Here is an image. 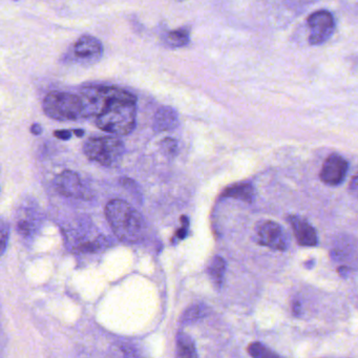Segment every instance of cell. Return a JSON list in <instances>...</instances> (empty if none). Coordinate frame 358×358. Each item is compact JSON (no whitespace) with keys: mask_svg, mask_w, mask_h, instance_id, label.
I'll list each match as a JSON object with an SVG mask.
<instances>
[{"mask_svg":"<svg viewBox=\"0 0 358 358\" xmlns=\"http://www.w3.org/2000/svg\"><path fill=\"white\" fill-rule=\"evenodd\" d=\"M349 164L345 157L333 153L325 161L324 167L321 171V180L329 186H337L345 181L347 177Z\"/></svg>","mask_w":358,"mask_h":358,"instance_id":"obj_9","label":"cell"},{"mask_svg":"<svg viewBox=\"0 0 358 358\" xmlns=\"http://www.w3.org/2000/svg\"><path fill=\"white\" fill-rule=\"evenodd\" d=\"M225 272H226V262H225V259L221 257H214L210 262V267H208V274H210L212 283L218 289L222 287Z\"/></svg>","mask_w":358,"mask_h":358,"instance_id":"obj_13","label":"cell"},{"mask_svg":"<svg viewBox=\"0 0 358 358\" xmlns=\"http://www.w3.org/2000/svg\"><path fill=\"white\" fill-rule=\"evenodd\" d=\"M55 187L59 194L67 198H89L92 194L87 189L78 173L65 171L55 179Z\"/></svg>","mask_w":358,"mask_h":358,"instance_id":"obj_8","label":"cell"},{"mask_svg":"<svg viewBox=\"0 0 358 358\" xmlns=\"http://www.w3.org/2000/svg\"><path fill=\"white\" fill-rule=\"evenodd\" d=\"M309 42L312 46H321L328 42L335 31V22L332 14L326 10L314 12L308 17Z\"/></svg>","mask_w":358,"mask_h":358,"instance_id":"obj_5","label":"cell"},{"mask_svg":"<svg viewBox=\"0 0 358 358\" xmlns=\"http://www.w3.org/2000/svg\"><path fill=\"white\" fill-rule=\"evenodd\" d=\"M31 133H32L33 135H35V136H38V135L42 134V128L40 124H33L32 128H31Z\"/></svg>","mask_w":358,"mask_h":358,"instance_id":"obj_22","label":"cell"},{"mask_svg":"<svg viewBox=\"0 0 358 358\" xmlns=\"http://www.w3.org/2000/svg\"><path fill=\"white\" fill-rule=\"evenodd\" d=\"M207 307L203 306V305H194V306L190 307L185 311L183 317H182V322L184 324L196 322V321L207 314Z\"/></svg>","mask_w":358,"mask_h":358,"instance_id":"obj_16","label":"cell"},{"mask_svg":"<svg viewBox=\"0 0 358 358\" xmlns=\"http://www.w3.org/2000/svg\"><path fill=\"white\" fill-rule=\"evenodd\" d=\"M161 147H162L165 153H171V155H173L178 148L177 142H176L173 139L171 138L164 139V140L161 142Z\"/></svg>","mask_w":358,"mask_h":358,"instance_id":"obj_19","label":"cell"},{"mask_svg":"<svg viewBox=\"0 0 358 358\" xmlns=\"http://www.w3.org/2000/svg\"><path fill=\"white\" fill-rule=\"evenodd\" d=\"M55 137L61 140H69L71 138V132L69 130H56L54 133Z\"/></svg>","mask_w":358,"mask_h":358,"instance_id":"obj_21","label":"cell"},{"mask_svg":"<svg viewBox=\"0 0 358 358\" xmlns=\"http://www.w3.org/2000/svg\"><path fill=\"white\" fill-rule=\"evenodd\" d=\"M294 231L298 243L302 246H316L318 243L316 230L304 219L290 216L288 218Z\"/></svg>","mask_w":358,"mask_h":358,"instance_id":"obj_10","label":"cell"},{"mask_svg":"<svg viewBox=\"0 0 358 358\" xmlns=\"http://www.w3.org/2000/svg\"><path fill=\"white\" fill-rule=\"evenodd\" d=\"M179 124V117L175 108L162 106L155 112L153 118V130L157 133L175 130Z\"/></svg>","mask_w":358,"mask_h":358,"instance_id":"obj_11","label":"cell"},{"mask_svg":"<svg viewBox=\"0 0 358 358\" xmlns=\"http://www.w3.org/2000/svg\"><path fill=\"white\" fill-rule=\"evenodd\" d=\"M177 351L179 357H198L196 345L189 335L180 332L177 336Z\"/></svg>","mask_w":358,"mask_h":358,"instance_id":"obj_14","label":"cell"},{"mask_svg":"<svg viewBox=\"0 0 358 358\" xmlns=\"http://www.w3.org/2000/svg\"><path fill=\"white\" fill-rule=\"evenodd\" d=\"M9 224L5 219L0 216V257L5 255L9 243Z\"/></svg>","mask_w":358,"mask_h":358,"instance_id":"obj_18","label":"cell"},{"mask_svg":"<svg viewBox=\"0 0 358 358\" xmlns=\"http://www.w3.org/2000/svg\"><path fill=\"white\" fill-rule=\"evenodd\" d=\"M249 354L255 358L278 357V354L261 343H251L248 348Z\"/></svg>","mask_w":358,"mask_h":358,"instance_id":"obj_17","label":"cell"},{"mask_svg":"<svg viewBox=\"0 0 358 358\" xmlns=\"http://www.w3.org/2000/svg\"><path fill=\"white\" fill-rule=\"evenodd\" d=\"M352 191L355 192L356 189H357V177L354 176L353 180H352Z\"/></svg>","mask_w":358,"mask_h":358,"instance_id":"obj_23","label":"cell"},{"mask_svg":"<svg viewBox=\"0 0 358 358\" xmlns=\"http://www.w3.org/2000/svg\"><path fill=\"white\" fill-rule=\"evenodd\" d=\"M105 214L112 231L122 242L138 243L144 237V219L128 202L112 200L106 205Z\"/></svg>","mask_w":358,"mask_h":358,"instance_id":"obj_2","label":"cell"},{"mask_svg":"<svg viewBox=\"0 0 358 358\" xmlns=\"http://www.w3.org/2000/svg\"><path fill=\"white\" fill-rule=\"evenodd\" d=\"M223 196H228V198H239V200H242V201L247 202V203H251L255 200V188H253L251 184H237V185L230 186V187L225 189Z\"/></svg>","mask_w":358,"mask_h":358,"instance_id":"obj_12","label":"cell"},{"mask_svg":"<svg viewBox=\"0 0 358 358\" xmlns=\"http://www.w3.org/2000/svg\"><path fill=\"white\" fill-rule=\"evenodd\" d=\"M73 59L83 65H92L98 62L103 55V46L99 39L91 35H83L74 44Z\"/></svg>","mask_w":358,"mask_h":358,"instance_id":"obj_7","label":"cell"},{"mask_svg":"<svg viewBox=\"0 0 358 358\" xmlns=\"http://www.w3.org/2000/svg\"><path fill=\"white\" fill-rule=\"evenodd\" d=\"M190 37L187 31L176 30L165 35V44L171 49H180L189 44Z\"/></svg>","mask_w":358,"mask_h":358,"instance_id":"obj_15","label":"cell"},{"mask_svg":"<svg viewBox=\"0 0 358 358\" xmlns=\"http://www.w3.org/2000/svg\"><path fill=\"white\" fill-rule=\"evenodd\" d=\"M74 133H75V135L77 137H83V135H85V130H74Z\"/></svg>","mask_w":358,"mask_h":358,"instance_id":"obj_24","label":"cell"},{"mask_svg":"<svg viewBox=\"0 0 358 358\" xmlns=\"http://www.w3.org/2000/svg\"><path fill=\"white\" fill-rule=\"evenodd\" d=\"M255 235L259 245L281 251L288 248V239L285 230L281 225L273 221L259 223L255 229Z\"/></svg>","mask_w":358,"mask_h":358,"instance_id":"obj_6","label":"cell"},{"mask_svg":"<svg viewBox=\"0 0 358 358\" xmlns=\"http://www.w3.org/2000/svg\"><path fill=\"white\" fill-rule=\"evenodd\" d=\"M90 160L103 167H112L120 161L124 153V144L117 137H96L90 138L83 146Z\"/></svg>","mask_w":358,"mask_h":358,"instance_id":"obj_4","label":"cell"},{"mask_svg":"<svg viewBox=\"0 0 358 358\" xmlns=\"http://www.w3.org/2000/svg\"><path fill=\"white\" fill-rule=\"evenodd\" d=\"M182 222H183V227L179 229L177 231V235L179 237V239L183 240L184 237L187 235V229H188V219L186 216H182L181 218Z\"/></svg>","mask_w":358,"mask_h":358,"instance_id":"obj_20","label":"cell"},{"mask_svg":"<svg viewBox=\"0 0 358 358\" xmlns=\"http://www.w3.org/2000/svg\"><path fill=\"white\" fill-rule=\"evenodd\" d=\"M46 116L57 121H74L85 118V103L81 96L63 92H51L44 100Z\"/></svg>","mask_w":358,"mask_h":358,"instance_id":"obj_3","label":"cell"},{"mask_svg":"<svg viewBox=\"0 0 358 358\" xmlns=\"http://www.w3.org/2000/svg\"><path fill=\"white\" fill-rule=\"evenodd\" d=\"M96 117V124L100 130L114 136H128L136 128V96L122 89L106 101Z\"/></svg>","mask_w":358,"mask_h":358,"instance_id":"obj_1","label":"cell"}]
</instances>
